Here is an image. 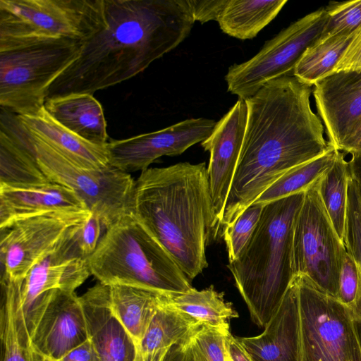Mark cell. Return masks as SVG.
<instances>
[{
    "instance_id": "obj_1",
    "label": "cell",
    "mask_w": 361,
    "mask_h": 361,
    "mask_svg": "<svg viewBox=\"0 0 361 361\" xmlns=\"http://www.w3.org/2000/svg\"><path fill=\"white\" fill-rule=\"evenodd\" d=\"M312 92V86L289 75L269 81L245 99V132L224 226L232 224L286 172L334 148L311 106Z\"/></svg>"
},
{
    "instance_id": "obj_2",
    "label": "cell",
    "mask_w": 361,
    "mask_h": 361,
    "mask_svg": "<svg viewBox=\"0 0 361 361\" xmlns=\"http://www.w3.org/2000/svg\"><path fill=\"white\" fill-rule=\"evenodd\" d=\"M104 13L105 25L82 42L47 99L93 95L130 79L178 47L195 23L188 0H104Z\"/></svg>"
},
{
    "instance_id": "obj_3",
    "label": "cell",
    "mask_w": 361,
    "mask_h": 361,
    "mask_svg": "<svg viewBox=\"0 0 361 361\" xmlns=\"http://www.w3.org/2000/svg\"><path fill=\"white\" fill-rule=\"evenodd\" d=\"M133 213L190 281L207 267L206 247L216 226L204 162L142 171Z\"/></svg>"
},
{
    "instance_id": "obj_4",
    "label": "cell",
    "mask_w": 361,
    "mask_h": 361,
    "mask_svg": "<svg viewBox=\"0 0 361 361\" xmlns=\"http://www.w3.org/2000/svg\"><path fill=\"white\" fill-rule=\"evenodd\" d=\"M305 191L265 204L238 257L228 264L252 322L264 327L279 307L293 278V225Z\"/></svg>"
},
{
    "instance_id": "obj_5",
    "label": "cell",
    "mask_w": 361,
    "mask_h": 361,
    "mask_svg": "<svg viewBox=\"0 0 361 361\" xmlns=\"http://www.w3.org/2000/svg\"><path fill=\"white\" fill-rule=\"evenodd\" d=\"M91 275L108 286L126 285L164 293H185L190 279L133 212L106 229L87 258Z\"/></svg>"
},
{
    "instance_id": "obj_6",
    "label": "cell",
    "mask_w": 361,
    "mask_h": 361,
    "mask_svg": "<svg viewBox=\"0 0 361 361\" xmlns=\"http://www.w3.org/2000/svg\"><path fill=\"white\" fill-rule=\"evenodd\" d=\"M82 42L63 37L0 36V106L16 115L44 107L51 84L78 57Z\"/></svg>"
},
{
    "instance_id": "obj_7",
    "label": "cell",
    "mask_w": 361,
    "mask_h": 361,
    "mask_svg": "<svg viewBox=\"0 0 361 361\" xmlns=\"http://www.w3.org/2000/svg\"><path fill=\"white\" fill-rule=\"evenodd\" d=\"M9 125L33 154L37 164L51 182L74 191L97 214L106 229L126 214L133 212L135 180L128 173L110 164L88 169L73 162L47 145L28 136L17 116Z\"/></svg>"
},
{
    "instance_id": "obj_8",
    "label": "cell",
    "mask_w": 361,
    "mask_h": 361,
    "mask_svg": "<svg viewBox=\"0 0 361 361\" xmlns=\"http://www.w3.org/2000/svg\"><path fill=\"white\" fill-rule=\"evenodd\" d=\"M298 286L301 361H361V340L351 311L307 277Z\"/></svg>"
},
{
    "instance_id": "obj_9",
    "label": "cell",
    "mask_w": 361,
    "mask_h": 361,
    "mask_svg": "<svg viewBox=\"0 0 361 361\" xmlns=\"http://www.w3.org/2000/svg\"><path fill=\"white\" fill-rule=\"evenodd\" d=\"M316 182L305 190L295 219L291 269L293 277L305 276L336 298L341 267L347 251L322 203Z\"/></svg>"
},
{
    "instance_id": "obj_10",
    "label": "cell",
    "mask_w": 361,
    "mask_h": 361,
    "mask_svg": "<svg viewBox=\"0 0 361 361\" xmlns=\"http://www.w3.org/2000/svg\"><path fill=\"white\" fill-rule=\"evenodd\" d=\"M104 25V0H0V36L84 42Z\"/></svg>"
},
{
    "instance_id": "obj_11",
    "label": "cell",
    "mask_w": 361,
    "mask_h": 361,
    "mask_svg": "<svg viewBox=\"0 0 361 361\" xmlns=\"http://www.w3.org/2000/svg\"><path fill=\"white\" fill-rule=\"evenodd\" d=\"M326 20L325 8L314 11L266 42L250 59L230 66L225 76L228 91L245 100L269 81L293 75L303 53L321 37Z\"/></svg>"
},
{
    "instance_id": "obj_12",
    "label": "cell",
    "mask_w": 361,
    "mask_h": 361,
    "mask_svg": "<svg viewBox=\"0 0 361 361\" xmlns=\"http://www.w3.org/2000/svg\"><path fill=\"white\" fill-rule=\"evenodd\" d=\"M90 214V211L45 214L20 220L1 230V279L23 280Z\"/></svg>"
},
{
    "instance_id": "obj_13",
    "label": "cell",
    "mask_w": 361,
    "mask_h": 361,
    "mask_svg": "<svg viewBox=\"0 0 361 361\" xmlns=\"http://www.w3.org/2000/svg\"><path fill=\"white\" fill-rule=\"evenodd\" d=\"M82 225L52 253L36 264L23 280L6 279L18 294L30 337L54 293L59 289L75 292L91 275L87 259L82 255L77 245V234Z\"/></svg>"
},
{
    "instance_id": "obj_14",
    "label": "cell",
    "mask_w": 361,
    "mask_h": 361,
    "mask_svg": "<svg viewBox=\"0 0 361 361\" xmlns=\"http://www.w3.org/2000/svg\"><path fill=\"white\" fill-rule=\"evenodd\" d=\"M215 125L212 119L190 118L157 131L111 140L106 145L109 164L128 173L142 172L161 157L180 155L203 142Z\"/></svg>"
},
{
    "instance_id": "obj_15",
    "label": "cell",
    "mask_w": 361,
    "mask_h": 361,
    "mask_svg": "<svg viewBox=\"0 0 361 361\" xmlns=\"http://www.w3.org/2000/svg\"><path fill=\"white\" fill-rule=\"evenodd\" d=\"M247 117L245 100L239 99L216 123L211 135L201 142L210 155L207 173L216 226L214 234L221 228L243 146Z\"/></svg>"
},
{
    "instance_id": "obj_16",
    "label": "cell",
    "mask_w": 361,
    "mask_h": 361,
    "mask_svg": "<svg viewBox=\"0 0 361 361\" xmlns=\"http://www.w3.org/2000/svg\"><path fill=\"white\" fill-rule=\"evenodd\" d=\"M313 86L328 142L340 151L361 120V69L334 73Z\"/></svg>"
},
{
    "instance_id": "obj_17",
    "label": "cell",
    "mask_w": 361,
    "mask_h": 361,
    "mask_svg": "<svg viewBox=\"0 0 361 361\" xmlns=\"http://www.w3.org/2000/svg\"><path fill=\"white\" fill-rule=\"evenodd\" d=\"M87 340L80 298L75 292L57 290L31 336L34 349L43 357L59 361Z\"/></svg>"
},
{
    "instance_id": "obj_18",
    "label": "cell",
    "mask_w": 361,
    "mask_h": 361,
    "mask_svg": "<svg viewBox=\"0 0 361 361\" xmlns=\"http://www.w3.org/2000/svg\"><path fill=\"white\" fill-rule=\"evenodd\" d=\"M79 298L88 340L100 360L135 361L137 345L114 312L110 286L98 282Z\"/></svg>"
},
{
    "instance_id": "obj_19",
    "label": "cell",
    "mask_w": 361,
    "mask_h": 361,
    "mask_svg": "<svg viewBox=\"0 0 361 361\" xmlns=\"http://www.w3.org/2000/svg\"><path fill=\"white\" fill-rule=\"evenodd\" d=\"M239 339L252 361H301L300 318L295 277L264 331Z\"/></svg>"
},
{
    "instance_id": "obj_20",
    "label": "cell",
    "mask_w": 361,
    "mask_h": 361,
    "mask_svg": "<svg viewBox=\"0 0 361 361\" xmlns=\"http://www.w3.org/2000/svg\"><path fill=\"white\" fill-rule=\"evenodd\" d=\"M90 211L72 190L55 183L0 184V229L27 218L54 213Z\"/></svg>"
},
{
    "instance_id": "obj_21",
    "label": "cell",
    "mask_w": 361,
    "mask_h": 361,
    "mask_svg": "<svg viewBox=\"0 0 361 361\" xmlns=\"http://www.w3.org/2000/svg\"><path fill=\"white\" fill-rule=\"evenodd\" d=\"M16 116L28 136L47 145L76 164L88 169H99L109 164L107 144L95 145L81 138L55 121L44 106L35 114Z\"/></svg>"
},
{
    "instance_id": "obj_22",
    "label": "cell",
    "mask_w": 361,
    "mask_h": 361,
    "mask_svg": "<svg viewBox=\"0 0 361 361\" xmlns=\"http://www.w3.org/2000/svg\"><path fill=\"white\" fill-rule=\"evenodd\" d=\"M44 109L64 128L99 145L108 143L106 122L100 103L87 93H73L47 99Z\"/></svg>"
},
{
    "instance_id": "obj_23",
    "label": "cell",
    "mask_w": 361,
    "mask_h": 361,
    "mask_svg": "<svg viewBox=\"0 0 361 361\" xmlns=\"http://www.w3.org/2000/svg\"><path fill=\"white\" fill-rule=\"evenodd\" d=\"M1 286V361H42L32 346L18 293L6 279Z\"/></svg>"
},
{
    "instance_id": "obj_24",
    "label": "cell",
    "mask_w": 361,
    "mask_h": 361,
    "mask_svg": "<svg viewBox=\"0 0 361 361\" xmlns=\"http://www.w3.org/2000/svg\"><path fill=\"white\" fill-rule=\"evenodd\" d=\"M110 293L115 314L138 345L164 293L121 284L110 286Z\"/></svg>"
},
{
    "instance_id": "obj_25",
    "label": "cell",
    "mask_w": 361,
    "mask_h": 361,
    "mask_svg": "<svg viewBox=\"0 0 361 361\" xmlns=\"http://www.w3.org/2000/svg\"><path fill=\"white\" fill-rule=\"evenodd\" d=\"M51 183L29 149L0 116V184L34 185Z\"/></svg>"
},
{
    "instance_id": "obj_26",
    "label": "cell",
    "mask_w": 361,
    "mask_h": 361,
    "mask_svg": "<svg viewBox=\"0 0 361 361\" xmlns=\"http://www.w3.org/2000/svg\"><path fill=\"white\" fill-rule=\"evenodd\" d=\"M164 300L202 326L229 328L228 322L238 317L231 303L226 302L224 294L213 286L201 290L192 288L185 293H164Z\"/></svg>"
},
{
    "instance_id": "obj_27",
    "label": "cell",
    "mask_w": 361,
    "mask_h": 361,
    "mask_svg": "<svg viewBox=\"0 0 361 361\" xmlns=\"http://www.w3.org/2000/svg\"><path fill=\"white\" fill-rule=\"evenodd\" d=\"M287 0H228L218 23L226 34L250 39L273 20Z\"/></svg>"
},
{
    "instance_id": "obj_28",
    "label": "cell",
    "mask_w": 361,
    "mask_h": 361,
    "mask_svg": "<svg viewBox=\"0 0 361 361\" xmlns=\"http://www.w3.org/2000/svg\"><path fill=\"white\" fill-rule=\"evenodd\" d=\"M202 327L190 317L169 305L164 293L161 303L137 348L143 353H150L174 345H187Z\"/></svg>"
},
{
    "instance_id": "obj_29",
    "label": "cell",
    "mask_w": 361,
    "mask_h": 361,
    "mask_svg": "<svg viewBox=\"0 0 361 361\" xmlns=\"http://www.w3.org/2000/svg\"><path fill=\"white\" fill-rule=\"evenodd\" d=\"M355 31L351 34L319 38L303 53L294 68L293 76L302 82L313 86L333 74Z\"/></svg>"
},
{
    "instance_id": "obj_30",
    "label": "cell",
    "mask_w": 361,
    "mask_h": 361,
    "mask_svg": "<svg viewBox=\"0 0 361 361\" xmlns=\"http://www.w3.org/2000/svg\"><path fill=\"white\" fill-rule=\"evenodd\" d=\"M350 175L345 154L339 151L336 160L316 182L317 188L331 221L343 242L348 204V184Z\"/></svg>"
},
{
    "instance_id": "obj_31",
    "label": "cell",
    "mask_w": 361,
    "mask_h": 361,
    "mask_svg": "<svg viewBox=\"0 0 361 361\" xmlns=\"http://www.w3.org/2000/svg\"><path fill=\"white\" fill-rule=\"evenodd\" d=\"M338 153L339 151L334 147L324 154L294 167L275 181L255 202L265 205L305 191L333 166Z\"/></svg>"
},
{
    "instance_id": "obj_32",
    "label": "cell",
    "mask_w": 361,
    "mask_h": 361,
    "mask_svg": "<svg viewBox=\"0 0 361 361\" xmlns=\"http://www.w3.org/2000/svg\"><path fill=\"white\" fill-rule=\"evenodd\" d=\"M264 204L254 202L230 225L222 230L228 262L235 260L252 235Z\"/></svg>"
},
{
    "instance_id": "obj_33",
    "label": "cell",
    "mask_w": 361,
    "mask_h": 361,
    "mask_svg": "<svg viewBox=\"0 0 361 361\" xmlns=\"http://www.w3.org/2000/svg\"><path fill=\"white\" fill-rule=\"evenodd\" d=\"M343 243L347 252L354 259L361 271V193L357 182L351 173L348 184Z\"/></svg>"
},
{
    "instance_id": "obj_34",
    "label": "cell",
    "mask_w": 361,
    "mask_h": 361,
    "mask_svg": "<svg viewBox=\"0 0 361 361\" xmlns=\"http://www.w3.org/2000/svg\"><path fill=\"white\" fill-rule=\"evenodd\" d=\"M229 328L202 326L189 344L194 361H231L226 346Z\"/></svg>"
},
{
    "instance_id": "obj_35",
    "label": "cell",
    "mask_w": 361,
    "mask_h": 361,
    "mask_svg": "<svg viewBox=\"0 0 361 361\" xmlns=\"http://www.w3.org/2000/svg\"><path fill=\"white\" fill-rule=\"evenodd\" d=\"M336 298L351 311L356 322L360 323L361 271L348 252L345 255L341 267Z\"/></svg>"
},
{
    "instance_id": "obj_36",
    "label": "cell",
    "mask_w": 361,
    "mask_h": 361,
    "mask_svg": "<svg viewBox=\"0 0 361 361\" xmlns=\"http://www.w3.org/2000/svg\"><path fill=\"white\" fill-rule=\"evenodd\" d=\"M325 9L327 20L320 38L351 34L361 27V0L330 2Z\"/></svg>"
},
{
    "instance_id": "obj_37",
    "label": "cell",
    "mask_w": 361,
    "mask_h": 361,
    "mask_svg": "<svg viewBox=\"0 0 361 361\" xmlns=\"http://www.w3.org/2000/svg\"><path fill=\"white\" fill-rule=\"evenodd\" d=\"M104 228L99 217L91 212L77 234V245L82 255L88 258L96 250Z\"/></svg>"
},
{
    "instance_id": "obj_38",
    "label": "cell",
    "mask_w": 361,
    "mask_h": 361,
    "mask_svg": "<svg viewBox=\"0 0 361 361\" xmlns=\"http://www.w3.org/2000/svg\"><path fill=\"white\" fill-rule=\"evenodd\" d=\"M195 21H218L228 0H188Z\"/></svg>"
},
{
    "instance_id": "obj_39",
    "label": "cell",
    "mask_w": 361,
    "mask_h": 361,
    "mask_svg": "<svg viewBox=\"0 0 361 361\" xmlns=\"http://www.w3.org/2000/svg\"><path fill=\"white\" fill-rule=\"evenodd\" d=\"M135 361H194L190 344L174 345L169 348L143 353L137 348Z\"/></svg>"
},
{
    "instance_id": "obj_40",
    "label": "cell",
    "mask_w": 361,
    "mask_h": 361,
    "mask_svg": "<svg viewBox=\"0 0 361 361\" xmlns=\"http://www.w3.org/2000/svg\"><path fill=\"white\" fill-rule=\"evenodd\" d=\"M361 69V27L357 28L345 53L338 62L334 73Z\"/></svg>"
},
{
    "instance_id": "obj_41",
    "label": "cell",
    "mask_w": 361,
    "mask_h": 361,
    "mask_svg": "<svg viewBox=\"0 0 361 361\" xmlns=\"http://www.w3.org/2000/svg\"><path fill=\"white\" fill-rule=\"evenodd\" d=\"M59 361H101L99 357L92 345L87 340L65 355Z\"/></svg>"
},
{
    "instance_id": "obj_42",
    "label": "cell",
    "mask_w": 361,
    "mask_h": 361,
    "mask_svg": "<svg viewBox=\"0 0 361 361\" xmlns=\"http://www.w3.org/2000/svg\"><path fill=\"white\" fill-rule=\"evenodd\" d=\"M226 346L231 361H252L240 343V339L231 333L226 336Z\"/></svg>"
},
{
    "instance_id": "obj_43",
    "label": "cell",
    "mask_w": 361,
    "mask_h": 361,
    "mask_svg": "<svg viewBox=\"0 0 361 361\" xmlns=\"http://www.w3.org/2000/svg\"><path fill=\"white\" fill-rule=\"evenodd\" d=\"M340 151L350 156L361 154V120L343 144Z\"/></svg>"
},
{
    "instance_id": "obj_44",
    "label": "cell",
    "mask_w": 361,
    "mask_h": 361,
    "mask_svg": "<svg viewBox=\"0 0 361 361\" xmlns=\"http://www.w3.org/2000/svg\"><path fill=\"white\" fill-rule=\"evenodd\" d=\"M348 160L350 173L357 180L361 193V154L350 156Z\"/></svg>"
},
{
    "instance_id": "obj_45",
    "label": "cell",
    "mask_w": 361,
    "mask_h": 361,
    "mask_svg": "<svg viewBox=\"0 0 361 361\" xmlns=\"http://www.w3.org/2000/svg\"><path fill=\"white\" fill-rule=\"evenodd\" d=\"M42 361H56V360H51L50 358L44 357Z\"/></svg>"
}]
</instances>
